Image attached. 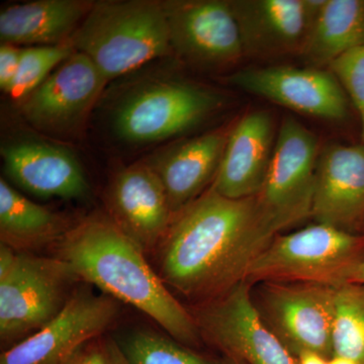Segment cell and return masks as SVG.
<instances>
[{"mask_svg":"<svg viewBox=\"0 0 364 364\" xmlns=\"http://www.w3.org/2000/svg\"><path fill=\"white\" fill-rule=\"evenodd\" d=\"M107 81L130 73L171 51L162 1H95L71 39Z\"/></svg>","mask_w":364,"mask_h":364,"instance_id":"3957f363","label":"cell"},{"mask_svg":"<svg viewBox=\"0 0 364 364\" xmlns=\"http://www.w3.org/2000/svg\"><path fill=\"white\" fill-rule=\"evenodd\" d=\"M231 85L301 114L342 121L348 114V97L330 70L306 67L267 66L242 69L229 77Z\"/></svg>","mask_w":364,"mask_h":364,"instance_id":"4fadbf2b","label":"cell"},{"mask_svg":"<svg viewBox=\"0 0 364 364\" xmlns=\"http://www.w3.org/2000/svg\"><path fill=\"white\" fill-rule=\"evenodd\" d=\"M233 124L173 144L145 160L161 181L174 215L212 186Z\"/></svg>","mask_w":364,"mask_h":364,"instance_id":"d6986e66","label":"cell"},{"mask_svg":"<svg viewBox=\"0 0 364 364\" xmlns=\"http://www.w3.org/2000/svg\"><path fill=\"white\" fill-rule=\"evenodd\" d=\"M323 0H232L244 56L301 55Z\"/></svg>","mask_w":364,"mask_h":364,"instance_id":"5bb4252c","label":"cell"},{"mask_svg":"<svg viewBox=\"0 0 364 364\" xmlns=\"http://www.w3.org/2000/svg\"><path fill=\"white\" fill-rule=\"evenodd\" d=\"M220 364H242L240 363H238V361L234 360V359H231L229 358H224L223 356L221 363Z\"/></svg>","mask_w":364,"mask_h":364,"instance_id":"d6a6232c","label":"cell"},{"mask_svg":"<svg viewBox=\"0 0 364 364\" xmlns=\"http://www.w3.org/2000/svg\"><path fill=\"white\" fill-rule=\"evenodd\" d=\"M78 280L60 257L18 253L11 272L0 279L2 342H20L42 329L65 306Z\"/></svg>","mask_w":364,"mask_h":364,"instance_id":"8992f818","label":"cell"},{"mask_svg":"<svg viewBox=\"0 0 364 364\" xmlns=\"http://www.w3.org/2000/svg\"><path fill=\"white\" fill-rule=\"evenodd\" d=\"M348 282H358V284H364V256L360 262L358 263L355 269L352 272Z\"/></svg>","mask_w":364,"mask_h":364,"instance_id":"4dcf8cb0","label":"cell"},{"mask_svg":"<svg viewBox=\"0 0 364 364\" xmlns=\"http://www.w3.org/2000/svg\"><path fill=\"white\" fill-rule=\"evenodd\" d=\"M320 151L312 131L294 117H284L257 195L263 212L279 233L311 218Z\"/></svg>","mask_w":364,"mask_h":364,"instance_id":"9c48e42d","label":"cell"},{"mask_svg":"<svg viewBox=\"0 0 364 364\" xmlns=\"http://www.w3.org/2000/svg\"><path fill=\"white\" fill-rule=\"evenodd\" d=\"M58 257L70 265L79 279L135 306L179 343L193 349L202 344L193 314L150 267L142 248L111 218H90L71 228L60 240Z\"/></svg>","mask_w":364,"mask_h":364,"instance_id":"7a4b0ae2","label":"cell"},{"mask_svg":"<svg viewBox=\"0 0 364 364\" xmlns=\"http://www.w3.org/2000/svg\"><path fill=\"white\" fill-rule=\"evenodd\" d=\"M107 198L112 222L144 252L159 246L176 215L161 181L145 160L119 170Z\"/></svg>","mask_w":364,"mask_h":364,"instance_id":"9a60e30c","label":"cell"},{"mask_svg":"<svg viewBox=\"0 0 364 364\" xmlns=\"http://www.w3.org/2000/svg\"><path fill=\"white\" fill-rule=\"evenodd\" d=\"M74 52L75 49L71 43L57 46L23 47L18 74L7 95L13 100L21 102L25 100Z\"/></svg>","mask_w":364,"mask_h":364,"instance_id":"d4e9b609","label":"cell"},{"mask_svg":"<svg viewBox=\"0 0 364 364\" xmlns=\"http://www.w3.org/2000/svg\"><path fill=\"white\" fill-rule=\"evenodd\" d=\"M311 218L364 235V144H330L320 151Z\"/></svg>","mask_w":364,"mask_h":364,"instance_id":"2e32d148","label":"cell"},{"mask_svg":"<svg viewBox=\"0 0 364 364\" xmlns=\"http://www.w3.org/2000/svg\"><path fill=\"white\" fill-rule=\"evenodd\" d=\"M61 215L28 200L0 179V236L14 249L40 247L65 236L70 230Z\"/></svg>","mask_w":364,"mask_h":364,"instance_id":"7402d4cb","label":"cell"},{"mask_svg":"<svg viewBox=\"0 0 364 364\" xmlns=\"http://www.w3.org/2000/svg\"><path fill=\"white\" fill-rule=\"evenodd\" d=\"M109 81L85 55L73 54L21 100L23 119L59 139L77 138Z\"/></svg>","mask_w":364,"mask_h":364,"instance_id":"8fae6325","label":"cell"},{"mask_svg":"<svg viewBox=\"0 0 364 364\" xmlns=\"http://www.w3.org/2000/svg\"><path fill=\"white\" fill-rule=\"evenodd\" d=\"M117 341L130 364H215L195 349L150 330H135Z\"/></svg>","mask_w":364,"mask_h":364,"instance_id":"cb8c5ba5","label":"cell"},{"mask_svg":"<svg viewBox=\"0 0 364 364\" xmlns=\"http://www.w3.org/2000/svg\"><path fill=\"white\" fill-rule=\"evenodd\" d=\"M18 253L16 249L1 243L0 245V279H4L13 269L18 259Z\"/></svg>","mask_w":364,"mask_h":364,"instance_id":"f1b7e54d","label":"cell"},{"mask_svg":"<svg viewBox=\"0 0 364 364\" xmlns=\"http://www.w3.org/2000/svg\"><path fill=\"white\" fill-rule=\"evenodd\" d=\"M0 153L7 178L33 196L78 200L90 193L80 163L67 148L18 139L4 144Z\"/></svg>","mask_w":364,"mask_h":364,"instance_id":"e0dca14e","label":"cell"},{"mask_svg":"<svg viewBox=\"0 0 364 364\" xmlns=\"http://www.w3.org/2000/svg\"><path fill=\"white\" fill-rule=\"evenodd\" d=\"M298 359L299 364H328V360H329L318 354L311 353V352L301 354Z\"/></svg>","mask_w":364,"mask_h":364,"instance_id":"f546056e","label":"cell"},{"mask_svg":"<svg viewBox=\"0 0 364 364\" xmlns=\"http://www.w3.org/2000/svg\"><path fill=\"white\" fill-rule=\"evenodd\" d=\"M219 92L179 79L155 77L139 82L114 105L112 124L117 138L149 145L191 131L224 105Z\"/></svg>","mask_w":364,"mask_h":364,"instance_id":"277c9868","label":"cell"},{"mask_svg":"<svg viewBox=\"0 0 364 364\" xmlns=\"http://www.w3.org/2000/svg\"><path fill=\"white\" fill-rule=\"evenodd\" d=\"M244 280L226 293L196 306L193 314L203 340L224 358L242 364H299V359L262 320Z\"/></svg>","mask_w":364,"mask_h":364,"instance_id":"ba28073f","label":"cell"},{"mask_svg":"<svg viewBox=\"0 0 364 364\" xmlns=\"http://www.w3.org/2000/svg\"><path fill=\"white\" fill-rule=\"evenodd\" d=\"M171 51L184 63L203 70H223L244 58L238 23L230 1H162Z\"/></svg>","mask_w":364,"mask_h":364,"instance_id":"30bf717a","label":"cell"},{"mask_svg":"<svg viewBox=\"0 0 364 364\" xmlns=\"http://www.w3.org/2000/svg\"><path fill=\"white\" fill-rule=\"evenodd\" d=\"M361 45H364V1L323 0L299 56L309 67L322 69Z\"/></svg>","mask_w":364,"mask_h":364,"instance_id":"44dd1931","label":"cell"},{"mask_svg":"<svg viewBox=\"0 0 364 364\" xmlns=\"http://www.w3.org/2000/svg\"><path fill=\"white\" fill-rule=\"evenodd\" d=\"M328 364H359L353 359L344 358V356L333 355L331 358L328 360Z\"/></svg>","mask_w":364,"mask_h":364,"instance_id":"1f68e13d","label":"cell"},{"mask_svg":"<svg viewBox=\"0 0 364 364\" xmlns=\"http://www.w3.org/2000/svg\"><path fill=\"white\" fill-rule=\"evenodd\" d=\"M335 287L312 282H263L251 289L258 313L296 358L333 356Z\"/></svg>","mask_w":364,"mask_h":364,"instance_id":"52a82bcc","label":"cell"},{"mask_svg":"<svg viewBox=\"0 0 364 364\" xmlns=\"http://www.w3.org/2000/svg\"><path fill=\"white\" fill-rule=\"evenodd\" d=\"M272 112H249L235 122L210 188L229 198H251L267 178L277 136Z\"/></svg>","mask_w":364,"mask_h":364,"instance_id":"ac0fdd59","label":"cell"},{"mask_svg":"<svg viewBox=\"0 0 364 364\" xmlns=\"http://www.w3.org/2000/svg\"><path fill=\"white\" fill-rule=\"evenodd\" d=\"M279 231L257 196L226 198L207 191L174 217L159 246V277L196 305L226 293Z\"/></svg>","mask_w":364,"mask_h":364,"instance_id":"6da1fadb","label":"cell"},{"mask_svg":"<svg viewBox=\"0 0 364 364\" xmlns=\"http://www.w3.org/2000/svg\"><path fill=\"white\" fill-rule=\"evenodd\" d=\"M93 2L37 0L7 6L0 13L1 44L18 47L68 44Z\"/></svg>","mask_w":364,"mask_h":364,"instance_id":"ffe728a7","label":"cell"},{"mask_svg":"<svg viewBox=\"0 0 364 364\" xmlns=\"http://www.w3.org/2000/svg\"><path fill=\"white\" fill-rule=\"evenodd\" d=\"M23 47L11 44L0 46V88L6 95L11 90L18 67H20Z\"/></svg>","mask_w":364,"mask_h":364,"instance_id":"83f0119b","label":"cell"},{"mask_svg":"<svg viewBox=\"0 0 364 364\" xmlns=\"http://www.w3.org/2000/svg\"><path fill=\"white\" fill-rule=\"evenodd\" d=\"M119 314L117 299L76 287L56 317L2 352L0 364H62L86 342L104 335Z\"/></svg>","mask_w":364,"mask_h":364,"instance_id":"7c38bea8","label":"cell"},{"mask_svg":"<svg viewBox=\"0 0 364 364\" xmlns=\"http://www.w3.org/2000/svg\"><path fill=\"white\" fill-rule=\"evenodd\" d=\"M62 364H130L116 339L104 335L86 342Z\"/></svg>","mask_w":364,"mask_h":364,"instance_id":"4316f807","label":"cell"},{"mask_svg":"<svg viewBox=\"0 0 364 364\" xmlns=\"http://www.w3.org/2000/svg\"><path fill=\"white\" fill-rule=\"evenodd\" d=\"M332 347L333 355L364 364V284L335 287Z\"/></svg>","mask_w":364,"mask_h":364,"instance_id":"603a6c76","label":"cell"},{"mask_svg":"<svg viewBox=\"0 0 364 364\" xmlns=\"http://www.w3.org/2000/svg\"><path fill=\"white\" fill-rule=\"evenodd\" d=\"M328 69L334 74L358 112L364 144V45L345 53Z\"/></svg>","mask_w":364,"mask_h":364,"instance_id":"484cf974","label":"cell"},{"mask_svg":"<svg viewBox=\"0 0 364 364\" xmlns=\"http://www.w3.org/2000/svg\"><path fill=\"white\" fill-rule=\"evenodd\" d=\"M364 256V235L329 225H310L280 233L249 268L246 282H312L337 287L348 282Z\"/></svg>","mask_w":364,"mask_h":364,"instance_id":"5b68a950","label":"cell"}]
</instances>
